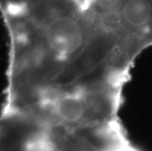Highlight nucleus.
<instances>
[{
  "instance_id": "1",
  "label": "nucleus",
  "mask_w": 152,
  "mask_h": 151,
  "mask_svg": "<svg viewBox=\"0 0 152 151\" xmlns=\"http://www.w3.org/2000/svg\"><path fill=\"white\" fill-rule=\"evenodd\" d=\"M8 38L1 110L121 120L126 85L152 47V0H0Z\"/></svg>"
},
{
  "instance_id": "2",
  "label": "nucleus",
  "mask_w": 152,
  "mask_h": 151,
  "mask_svg": "<svg viewBox=\"0 0 152 151\" xmlns=\"http://www.w3.org/2000/svg\"><path fill=\"white\" fill-rule=\"evenodd\" d=\"M0 151H140L121 120L77 122L0 111Z\"/></svg>"
}]
</instances>
